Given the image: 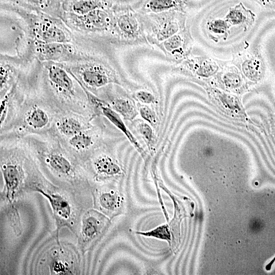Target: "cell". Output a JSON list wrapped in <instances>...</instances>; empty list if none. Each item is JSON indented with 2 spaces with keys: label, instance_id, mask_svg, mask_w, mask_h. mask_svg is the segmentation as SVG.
<instances>
[{
  "label": "cell",
  "instance_id": "1",
  "mask_svg": "<svg viewBox=\"0 0 275 275\" xmlns=\"http://www.w3.org/2000/svg\"><path fill=\"white\" fill-rule=\"evenodd\" d=\"M231 62L240 70L244 79L257 83L263 77L264 66L260 55L249 50L238 51L233 56Z\"/></svg>",
  "mask_w": 275,
  "mask_h": 275
},
{
  "label": "cell",
  "instance_id": "2",
  "mask_svg": "<svg viewBox=\"0 0 275 275\" xmlns=\"http://www.w3.org/2000/svg\"><path fill=\"white\" fill-rule=\"evenodd\" d=\"M108 224V219L100 212L94 210L87 211L81 220L80 241L82 246H87L95 241Z\"/></svg>",
  "mask_w": 275,
  "mask_h": 275
},
{
  "label": "cell",
  "instance_id": "3",
  "mask_svg": "<svg viewBox=\"0 0 275 275\" xmlns=\"http://www.w3.org/2000/svg\"><path fill=\"white\" fill-rule=\"evenodd\" d=\"M34 190L40 193L48 200L51 207L58 230L62 227H70L72 209L67 199L59 194L37 187H35Z\"/></svg>",
  "mask_w": 275,
  "mask_h": 275
},
{
  "label": "cell",
  "instance_id": "4",
  "mask_svg": "<svg viewBox=\"0 0 275 275\" xmlns=\"http://www.w3.org/2000/svg\"><path fill=\"white\" fill-rule=\"evenodd\" d=\"M219 62L221 68L215 76L219 84L229 91L238 93L243 90L244 78L239 69L232 62Z\"/></svg>",
  "mask_w": 275,
  "mask_h": 275
},
{
  "label": "cell",
  "instance_id": "5",
  "mask_svg": "<svg viewBox=\"0 0 275 275\" xmlns=\"http://www.w3.org/2000/svg\"><path fill=\"white\" fill-rule=\"evenodd\" d=\"M193 44L189 31L184 29L161 42V46L167 54L176 60L187 58Z\"/></svg>",
  "mask_w": 275,
  "mask_h": 275
},
{
  "label": "cell",
  "instance_id": "6",
  "mask_svg": "<svg viewBox=\"0 0 275 275\" xmlns=\"http://www.w3.org/2000/svg\"><path fill=\"white\" fill-rule=\"evenodd\" d=\"M182 64L196 76L205 79L215 76L221 68L218 60L208 57L186 58Z\"/></svg>",
  "mask_w": 275,
  "mask_h": 275
},
{
  "label": "cell",
  "instance_id": "7",
  "mask_svg": "<svg viewBox=\"0 0 275 275\" xmlns=\"http://www.w3.org/2000/svg\"><path fill=\"white\" fill-rule=\"evenodd\" d=\"M1 169L5 183L6 197L12 204L22 183L23 172L19 165L11 162L2 164Z\"/></svg>",
  "mask_w": 275,
  "mask_h": 275
},
{
  "label": "cell",
  "instance_id": "8",
  "mask_svg": "<svg viewBox=\"0 0 275 275\" xmlns=\"http://www.w3.org/2000/svg\"><path fill=\"white\" fill-rule=\"evenodd\" d=\"M38 47V57L43 61H63L71 56L73 51L67 43H42Z\"/></svg>",
  "mask_w": 275,
  "mask_h": 275
},
{
  "label": "cell",
  "instance_id": "9",
  "mask_svg": "<svg viewBox=\"0 0 275 275\" xmlns=\"http://www.w3.org/2000/svg\"><path fill=\"white\" fill-rule=\"evenodd\" d=\"M185 18L182 16L160 20L152 27L153 37L158 43H161L185 29Z\"/></svg>",
  "mask_w": 275,
  "mask_h": 275
},
{
  "label": "cell",
  "instance_id": "10",
  "mask_svg": "<svg viewBox=\"0 0 275 275\" xmlns=\"http://www.w3.org/2000/svg\"><path fill=\"white\" fill-rule=\"evenodd\" d=\"M81 79L88 86L98 88L109 83L117 82L100 66L88 65L80 70Z\"/></svg>",
  "mask_w": 275,
  "mask_h": 275
},
{
  "label": "cell",
  "instance_id": "11",
  "mask_svg": "<svg viewBox=\"0 0 275 275\" xmlns=\"http://www.w3.org/2000/svg\"><path fill=\"white\" fill-rule=\"evenodd\" d=\"M49 80L58 90L66 94L73 93V84L70 74L61 65L52 63L47 66Z\"/></svg>",
  "mask_w": 275,
  "mask_h": 275
},
{
  "label": "cell",
  "instance_id": "12",
  "mask_svg": "<svg viewBox=\"0 0 275 275\" xmlns=\"http://www.w3.org/2000/svg\"><path fill=\"white\" fill-rule=\"evenodd\" d=\"M231 26L248 29L253 23L254 14L241 4L231 7L225 17Z\"/></svg>",
  "mask_w": 275,
  "mask_h": 275
},
{
  "label": "cell",
  "instance_id": "13",
  "mask_svg": "<svg viewBox=\"0 0 275 275\" xmlns=\"http://www.w3.org/2000/svg\"><path fill=\"white\" fill-rule=\"evenodd\" d=\"M62 7L69 14L82 16L105 6L103 0H63Z\"/></svg>",
  "mask_w": 275,
  "mask_h": 275
},
{
  "label": "cell",
  "instance_id": "14",
  "mask_svg": "<svg viewBox=\"0 0 275 275\" xmlns=\"http://www.w3.org/2000/svg\"><path fill=\"white\" fill-rule=\"evenodd\" d=\"M102 114L125 135L137 151L144 157L145 153L138 140L128 129L118 113L106 103L100 107Z\"/></svg>",
  "mask_w": 275,
  "mask_h": 275
},
{
  "label": "cell",
  "instance_id": "15",
  "mask_svg": "<svg viewBox=\"0 0 275 275\" xmlns=\"http://www.w3.org/2000/svg\"><path fill=\"white\" fill-rule=\"evenodd\" d=\"M97 203L100 210L109 216L117 215L123 205L121 195L114 190L105 191L98 196Z\"/></svg>",
  "mask_w": 275,
  "mask_h": 275
},
{
  "label": "cell",
  "instance_id": "16",
  "mask_svg": "<svg viewBox=\"0 0 275 275\" xmlns=\"http://www.w3.org/2000/svg\"><path fill=\"white\" fill-rule=\"evenodd\" d=\"M69 15L75 21L82 22L87 29L100 30L107 27L109 23V15L103 9H97L82 16Z\"/></svg>",
  "mask_w": 275,
  "mask_h": 275
},
{
  "label": "cell",
  "instance_id": "17",
  "mask_svg": "<svg viewBox=\"0 0 275 275\" xmlns=\"http://www.w3.org/2000/svg\"><path fill=\"white\" fill-rule=\"evenodd\" d=\"M39 40L44 43H68L71 39L67 33L55 25H43L37 31Z\"/></svg>",
  "mask_w": 275,
  "mask_h": 275
},
{
  "label": "cell",
  "instance_id": "18",
  "mask_svg": "<svg viewBox=\"0 0 275 275\" xmlns=\"http://www.w3.org/2000/svg\"><path fill=\"white\" fill-rule=\"evenodd\" d=\"M116 25L124 39L132 40L138 38L141 33V26L135 17L131 15L125 14L119 16Z\"/></svg>",
  "mask_w": 275,
  "mask_h": 275
},
{
  "label": "cell",
  "instance_id": "19",
  "mask_svg": "<svg viewBox=\"0 0 275 275\" xmlns=\"http://www.w3.org/2000/svg\"><path fill=\"white\" fill-rule=\"evenodd\" d=\"M25 123L31 128L42 129L48 124L49 117L43 109L38 106H34L26 114Z\"/></svg>",
  "mask_w": 275,
  "mask_h": 275
},
{
  "label": "cell",
  "instance_id": "20",
  "mask_svg": "<svg viewBox=\"0 0 275 275\" xmlns=\"http://www.w3.org/2000/svg\"><path fill=\"white\" fill-rule=\"evenodd\" d=\"M46 161L53 170L60 174L69 176L73 172V167L70 161L60 153L49 154Z\"/></svg>",
  "mask_w": 275,
  "mask_h": 275
},
{
  "label": "cell",
  "instance_id": "21",
  "mask_svg": "<svg viewBox=\"0 0 275 275\" xmlns=\"http://www.w3.org/2000/svg\"><path fill=\"white\" fill-rule=\"evenodd\" d=\"M94 167L99 174L106 176L120 175L122 171L120 166L107 156L98 158L94 162Z\"/></svg>",
  "mask_w": 275,
  "mask_h": 275
},
{
  "label": "cell",
  "instance_id": "22",
  "mask_svg": "<svg viewBox=\"0 0 275 275\" xmlns=\"http://www.w3.org/2000/svg\"><path fill=\"white\" fill-rule=\"evenodd\" d=\"M26 8L48 13H58L60 9L58 0H11Z\"/></svg>",
  "mask_w": 275,
  "mask_h": 275
},
{
  "label": "cell",
  "instance_id": "23",
  "mask_svg": "<svg viewBox=\"0 0 275 275\" xmlns=\"http://www.w3.org/2000/svg\"><path fill=\"white\" fill-rule=\"evenodd\" d=\"M230 25L225 18H213L207 22V29L215 39L226 40L230 34Z\"/></svg>",
  "mask_w": 275,
  "mask_h": 275
},
{
  "label": "cell",
  "instance_id": "24",
  "mask_svg": "<svg viewBox=\"0 0 275 275\" xmlns=\"http://www.w3.org/2000/svg\"><path fill=\"white\" fill-rule=\"evenodd\" d=\"M58 128L61 133L69 138L83 131L81 123L77 119L71 117L62 118L58 124Z\"/></svg>",
  "mask_w": 275,
  "mask_h": 275
},
{
  "label": "cell",
  "instance_id": "25",
  "mask_svg": "<svg viewBox=\"0 0 275 275\" xmlns=\"http://www.w3.org/2000/svg\"><path fill=\"white\" fill-rule=\"evenodd\" d=\"M113 106L115 111L127 120H131L138 114L132 102L126 98L116 99L113 101Z\"/></svg>",
  "mask_w": 275,
  "mask_h": 275
},
{
  "label": "cell",
  "instance_id": "26",
  "mask_svg": "<svg viewBox=\"0 0 275 275\" xmlns=\"http://www.w3.org/2000/svg\"><path fill=\"white\" fill-rule=\"evenodd\" d=\"M181 5L180 0H150L148 7L153 13H161L178 8Z\"/></svg>",
  "mask_w": 275,
  "mask_h": 275
},
{
  "label": "cell",
  "instance_id": "27",
  "mask_svg": "<svg viewBox=\"0 0 275 275\" xmlns=\"http://www.w3.org/2000/svg\"><path fill=\"white\" fill-rule=\"evenodd\" d=\"M136 233L144 236L164 240L169 244L171 242V233L167 224L161 225L148 231H137Z\"/></svg>",
  "mask_w": 275,
  "mask_h": 275
},
{
  "label": "cell",
  "instance_id": "28",
  "mask_svg": "<svg viewBox=\"0 0 275 275\" xmlns=\"http://www.w3.org/2000/svg\"><path fill=\"white\" fill-rule=\"evenodd\" d=\"M69 144L77 150H84L93 144L92 138L88 134L81 131L69 138Z\"/></svg>",
  "mask_w": 275,
  "mask_h": 275
},
{
  "label": "cell",
  "instance_id": "29",
  "mask_svg": "<svg viewBox=\"0 0 275 275\" xmlns=\"http://www.w3.org/2000/svg\"><path fill=\"white\" fill-rule=\"evenodd\" d=\"M139 131L148 145L153 142V132L151 127L147 123L142 122L138 126Z\"/></svg>",
  "mask_w": 275,
  "mask_h": 275
},
{
  "label": "cell",
  "instance_id": "30",
  "mask_svg": "<svg viewBox=\"0 0 275 275\" xmlns=\"http://www.w3.org/2000/svg\"><path fill=\"white\" fill-rule=\"evenodd\" d=\"M141 117L148 123L153 124L156 122V115L154 112L147 106H143L140 108Z\"/></svg>",
  "mask_w": 275,
  "mask_h": 275
},
{
  "label": "cell",
  "instance_id": "31",
  "mask_svg": "<svg viewBox=\"0 0 275 275\" xmlns=\"http://www.w3.org/2000/svg\"><path fill=\"white\" fill-rule=\"evenodd\" d=\"M135 97L138 100L145 104L153 103L155 101L154 95L149 92L141 90L135 93Z\"/></svg>",
  "mask_w": 275,
  "mask_h": 275
},
{
  "label": "cell",
  "instance_id": "32",
  "mask_svg": "<svg viewBox=\"0 0 275 275\" xmlns=\"http://www.w3.org/2000/svg\"><path fill=\"white\" fill-rule=\"evenodd\" d=\"M272 7H275V0H261Z\"/></svg>",
  "mask_w": 275,
  "mask_h": 275
}]
</instances>
